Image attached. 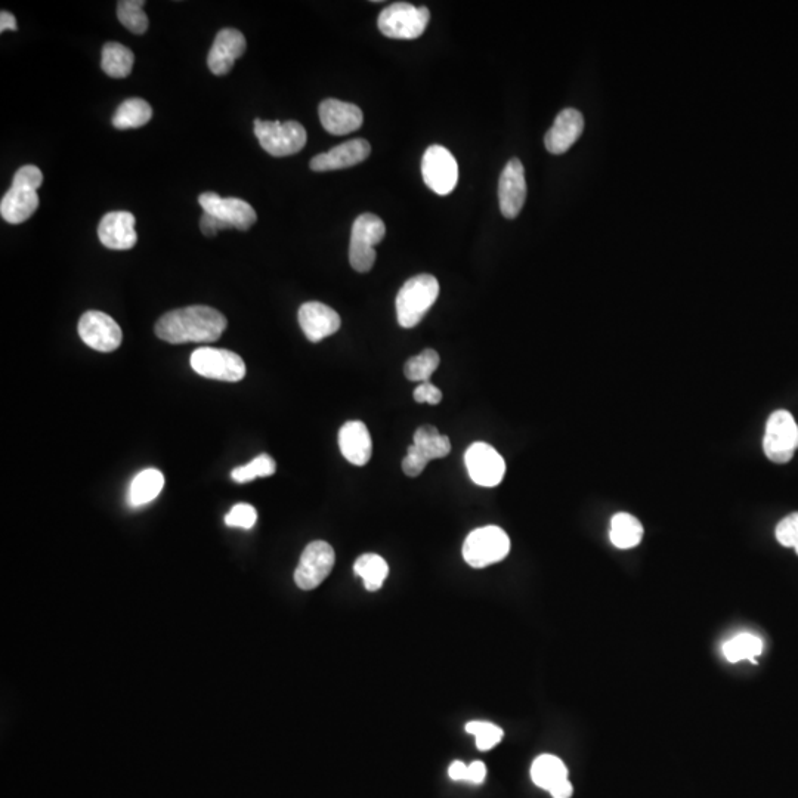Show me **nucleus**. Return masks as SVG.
<instances>
[{
    "instance_id": "obj_1",
    "label": "nucleus",
    "mask_w": 798,
    "mask_h": 798,
    "mask_svg": "<svg viewBox=\"0 0 798 798\" xmlns=\"http://www.w3.org/2000/svg\"><path fill=\"white\" fill-rule=\"evenodd\" d=\"M224 314L210 306L196 305L167 312L156 324L159 339L173 345L216 342L227 329Z\"/></svg>"
},
{
    "instance_id": "obj_2",
    "label": "nucleus",
    "mask_w": 798,
    "mask_h": 798,
    "mask_svg": "<svg viewBox=\"0 0 798 798\" xmlns=\"http://www.w3.org/2000/svg\"><path fill=\"white\" fill-rule=\"evenodd\" d=\"M43 173L37 166H23L15 173L12 187L0 201V215L9 224H23L39 207L37 190L42 187Z\"/></svg>"
},
{
    "instance_id": "obj_3",
    "label": "nucleus",
    "mask_w": 798,
    "mask_h": 798,
    "mask_svg": "<svg viewBox=\"0 0 798 798\" xmlns=\"http://www.w3.org/2000/svg\"><path fill=\"white\" fill-rule=\"evenodd\" d=\"M439 296V283L433 275L420 274L405 281L397 296L399 326L413 329L428 314Z\"/></svg>"
},
{
    "instance_id": "obj_4",
    "label": "nucleus",
    "mask_w": 798,
    "mask_h": 798,
    "mask_svg": "<svg viewBox=\"0 0 798 798\" xmlns=\"http://www.w3.org/2000/svg\"><path fill=\"white\" fill-rule=\"evenodd\" d=\"M431 21V11L426 6H414L397 2L380 12L377 26L386 37L398 40H413L425 33Z\"/></svg>"
},
{
    "instance_id": "obj_5",
    "label": "nucleus",
    "mask_w": 798,
    "mask_h": 798,
    "mask_svg": "<svg viewBox=\"0 0 798 798\" xmlns=\"http://www.w3.org/2000/svg\"><path fill=\"white\" fill-rule=\"evenodd\" d=\"M510 538L500 527H482L470 532L463 544V558L472 568H487L507 558Z\"/></svg>"
},
{
    "instance_id": "obj_6",
    "label": "nucleus",
    "mask_w": 798,
    "mask_h": 798,
    "mask_svg": "<svg viewBox=\"0 0 798 798\" xmlns=\"http://www.w3.org/2000/svg\"><path fill=\"white\" fill-rule=\"evenodd\" d=\"M386 227L379 216L364 213L352 225L349 262L357 272H368L376 264L374 247L385 238Z\"/></svg>"
},
{
    "instance_id": "obj_7",
    "label": "nucleus",
    "mask_w": 798,
    "mask_h": 798,
    "mask_svg": "<svg viewBox=\"0 0 798 798\" xmlns=\"http://www.w3.org/2000/svg\"><path fill=\"white\" fill-rule=\"evenodd\" d=\"M255 135L266 153L274 157H287L299 153L306 145L305 128L298 122H271L255 120Z\"/></svg>"
},
{
    "instance_id": "obj_8",
    "label": "nucleus",
    "mask_w": 798,
    "mask_h": 798,
    "mask_svg": "<svg viewBox=\"0 0 798 798\" xmlns=\"http://www.w3.org/2000/svg\"><path fill=\"white\" fill-rule=\"evenodd\" d=\"M451 453L448 436L441 435L435 426H422L414 433L413 445L408 447L407 456L402 460V470L410 478L422 475L429 462L444 459Z\"/></svg>"
},
{
    "instance_id": "obj_9",
    "label": "nucleus",
    "mask_w": 798,
    "mask_h": 798,
    "mask_svg": "<svg viewBox=\"0 0 798 798\" xmlns=\"http://www.w3.org/2000/svg\"><path fill=\"white\" fill-rule=\"evenodd\" d=\"M191 367L199 376L221 382H240L246 376L243 358L228 349H197L191 355Z\"/></svg>"
},
{
    "instance_id": "obj_10",
    "label": "nucleus",
    "mask_w": 798,
    "mask_h": 798,
    "mask_svg": "<svg viewBox=\"0 0 798 798\" xmlns=\"http://www.w3.org/2000/svg\"><path fill=\"white\" fill-rule=\"evenodd\" d=\"M798 448V426L793 414L778 410L769 417L766 425L763 450L773 463L790 462Z\"/></svg>"
},
{
    "instance_id": "obj_11",
    "label": "nucleus",
    "mask_w": 798,
    "mask_h": 798,
    "mask_svg": "<svg viewBox=\"0 0 798 798\" xmlns=\"http://www.w3.org/2000/svg\"><path fill=\"white\" fill-rule=\"evenodd\" d=\"M423 181L438 196L453 193L459 182V165L456 157L442 147L432 145L426 150L422 160Z\"/></svg>"
},
{
    "instance_id": "obj_12",
    "label": "nucleus",
    "mask_w": 798,
    "mask_h": 798,
    "mask_svg": "<svg viewBox=\"0 0 798 798\" xmlns=\"http://www.w3.org/2000/svg\"><path fill=\"white\" fill-rule=\"evenodd\" d=\"M336 555L333 547L326 541H312L303 550L298 568L295 571V581L299 589L314 590L329 577L332 572Z\"/></svg>"
},
{
    "instance_id": "obj_13",
    "label": "nucleus",
    "mask_w": 798,
    "mask_h": 798,
    "mask_svg": "<svg viewBox=\"0 0 798 798\" xmlns=\"http://www.w3.org/2000/svg\"><path fill=\"white\" fill-rule=\"evenodd\" d=\"M465 463L470 479L485 488L497 487L506 475V462L487 442H475L467 448Z\"/></svg>"
},
{
    "instance_id": "obj_14",
    "label": "nucleus",
    "mask_w": 798,
    "mask_h": 798,
    "mask_svg": "<svg viewBox=\"0 0 798 798\" xmlns=\"http://www.w3.org/2000/svg\"><path fill=\"white\" fill-rule=\"evenodd\" d=\"M79 334L89 348L98 352H113L122 345L123 333L119 324L101 311H88L82 315Z\"/></svg>"
},
{
    "instance_id": "obj_15",
    "label": "nucleus",
    "mask_w": 798,
    "mask_h": 798,
    "mask_svg": "<svg viewBox=\"0 0 798 798\" xmlns=\"http://www.w3.org/2000/svg\"><path fill=\"white\" fill-rule=\"evenodd\" d=\"M199 203L204 213L215 216L230 228L247 231L258 221L255 209L247 201L235 197L222 199L219 194L203 193L199 197Z\"/></svg>"
},
{
    "instance_id": "obj_16",
    "label": "nucleus",
    "mask_w": 798,
    "mask_h": 798,
    "mask_svg": "<svg viewBox=\"0 0 798 798\" xmlns=\"http://www.w3.org/2000/svg\"><path fill=\"white\" fill-rule=\"evenodd\" d=\"M499 200L501 215L515 219L527 200V179L521 160L512 159L500 176Z\"/></svg>"
},
{
    "instance_id": "obj_17",
    "label": "nucleus",
    "mask_w": 798,
    "mask_h": 798,
    "mask_svg": "<svg viewBox=\"0 0 798 798\" xmlns=\"http://www.w3.org/2000/svg\"><path fill=\"white\" fill-rule=\"evenodd\" d=\"M246 37L237 29H222L207 57V66L215 76H225L233 70L235 61L246 52Z\"/></svg>"
},
{
    "instance_id": "obj_18",
    "label": "nucleus",
    "mask_w": 798,
    "mask_h": 798,
    "mask_svg": "<svg viewBox=\"0 0 798 798\" xmlns=\"http://www.w3.org/2000/svg\"><path fill=\"white\" fill-rule=\"evenodd\" d=\"M299 324L308 340L317 343L339 332L342 320L330 306L321 302H306L299 309Z\"/></svg>"
},
{
    "instance_id": "obj_19",
    "label": "nucleus",
    "mask_w": 798,
    "mask_h": 798,
    "mask_svg": "<svg viewBox=\"0 0 798 798\" xmlns=\"http://www.w3.org/2000/svg\"><path fill=\"white\" fill-rule=\"evenodd\" d=\"M321 125L332 135L342 136L363 126L364 114L358 105L339 100H326L318 108Z\"/></svg>"
},
{
    "instance_id": "obj_20",
    "label": "nucleus",
    "mask_w": 798,
    "mask_h": 798,
    "mask_svg": "<svg viewBox=\"0 0 798 798\" xmlns=\"http://www.w3.org/2000/svg\"><path fill=\"white\" fill-rule=\"evenodd\" d=\"M371 147L366 139H352L337 145L327 153L318 154L311 160V169L314 172H330V170L346 169L366 162L370 156Z\"/></svg>"
},
{
    "instance_id": "obj_21",
    "label": "nucleus",
    "mask_w": 798,
    "mask_h": 798,
    "mask_svg": "<svg viewBox=\"0 0 798 798\" xmlns=\"http://www.w3.org/2000/svg\"><path fill=\"white\" fill-rule=\"evenodd\" d=\"M135 216L131 212H111L101 219L98 237L107 249L129 250L138 241Z\"/></svg>"
},
{
    "instance_id": "obj_22",
    "label": "nucleus",
    "mask_w": 798,
    "mask_h": 798,
    "mask_svg": "<svg viewBox=\"0 0 798 798\" xmlns=\"http://www.w3.org/2000/svg\"><path fill=\"white\" fill-rule=\"evenodd\" d=\"M583 131V114L575 108H565L544 136V145L549 153L564 154L580 139Z\"/></svg>"
},
{
    "instance_id": "obj_23",
    "label": "nucleus",
    "mask_w": 798,
    "mask_h": 798,
    "mask_svg": "<svg viewBox=\"0 0 798 798\" xmlns=\"http://www.w3.org/2000/svg\"><path fill=\"white\" fill-rule=\"evenodd\" d=\"M339 447L349 463L366 466L373 453V442L367 426L360 420L346 422L339 431Z\"/></svg>"
},
{
    "instance_id": "obj_24",
    "label": "nucleus",
    "mask_w": 798,
    "mask_h": 798,
    "mask_svg": "<svg viewBox=\"0 0 798 798\" xmlns=\"http://www.w3.org/2000/svg\"><path fill=\"white\" fill-rule=\"evenodd\" d=\"M165 487V476L160 470L145 469L133 478L129 488V504L141 507L156 500Z\"/></svg>"
},
{
    "instance_id": "obj_25",
    "label": "nucleus",
    "mask_w": 798,
    "mask_h": 798,
    "mask_svg": "<svg viewBox=\"0 0 798 798\" xmlns=\"http://www.w3.org/2000/svg\"><path fill=\"white\" fill-rule=\"evenodd\" d=\"M531 779L537 787L550 791L562 781L568 779V769L559 757L543 754L537 757L531 766Z\"/></svg>"
},
{
    "instance_id": "obj_26",
    "label": "nucleus",
    "mask_w": 798,
    "mask_h": 798,
    "mask_svg": "<svg viewBox=\"0 0 798 798\" xmlns=\"http://www.w3.org/2000/svg\"><path fill=\"white\" fill-rule=\"evenodd\" d=\"M609 538L617 549H633L642 541L643 525L630 513H617L611 521Z\"/></svg>"
},
{
    "instance_id": "obj_27",
    "label": "nucleus",
    "mask_w": 798,
    "mask_h": 798,
    "mask_svg": "<svg viewBox=\"0 0 798 798\" xmlns=\"http://www.w3.org/2000/svg\"><path fill=\"white\" fill-rule=\"evenodd\" d=\"M135 55L122 43L108 42L102 48L101 67L113 79H125L132 73Z\"/></svg>"
},
{
    "instance_id": "obj_28",
    "label": "nucleus",
    "mask_w": 798,
    "mask_h": 798,
    "mask_svg": "<svg viewBox=\"0 0 798 798\" xmlns=\"http://www.w3.org/2000/svg\"><path fill=\"white\" fill-rule=\"evenodd\" d=\"M153 117V108L141 98H131L119 105L113 116V126L116 129H135L147 125Z\"/></svg>"
},
{
    "instance_id": "obj_29",
    "label": "nucleus",
    "mask_w": 798,
    "mask_h": 798,
    "mask_svg": "<svg viewBox=\"0 0 798 798\" xmlns=\"http://www.w3.org/2000/svg\"><path fill=\"white\" fill-rule=\"evenodd\" d=\"M354 571L358 577L363 578L368 592H377L388 578L389 566L382 556L367 553L355 561Z\"/></svg>"
},
{
    "instance_id": "obj_30",
    "label": "nucleus",
    "mask_w": 798,
    "mask_h": 798,
    "mask_svg": "<svg viewBox=\"0 0 798 798\" xmlns=\"http://www.w3.org/2000/svg\"><path fill=\"white\" fill-rule=\"evenodd\" d=\"M763 652V642L753 633H741L723 645V655L729 663L748 660L757 663L756 658Z\"/></svg>"
},
{
    "instance_id": "obj_31",
    "label": "nucleus",
    "mask_w": 798,
    "mask_h": 798,
    "mask_svg": "<svg viewBox=\"0 0 798 798\" xmlns=\"http://www.w3.org/2000/svg\"><path fill=\"white\" fill-rule=\"evenodd\" d=\"M145 2L142 0H122L117 3V17L120 23L135 34H144L150 26L147 14H145L142 6Z\"/></svg>"
},
{
    "instance_id": "obj_32",
    "label": "nucleus",
    "mask_w": 798,
    "mask_h": 798,
    "mask_svg": "<svg viewBox=\"0 0 798 798\" xmlns=\"http://www.w3.org/2000/svg\"><path fill=\"white\" fill-rule=\"evenodd\" d=\"M439 363H441V360H439L438 352L433 351V349H426L422 354L410 358L405 363V377L411 382H429L432 374L439 367Z\"/></svg>"
},
{
    "instance_id": "obj_33",
    "label": "nucleus",
    "mask_w": 798,
    "mask_h": 798,
    "mask_svg": "<svg viewBox=\"0 0 798 798\" xmlns=\"http://www.w3.org/2000/svg\"><path fill=\"white\" fill-rule=\"evenodd\" d=\"M275 470H277V465H275L274 459L268 454H261V456L256 457L247 465L235 467L233 473H231V478L237 484H246V482L253 481L256 478L272 476Z\"/></svg>"
},
{
    "instance_id": "obj_34",
    "label": "nucleus",
    "mask_w": 798,
    "mask_h": 798,
    "mask_svg": "<svg viewBox=\"0 0 798 798\" xmlns=\"http://www.w3.org/2000/svg\"><path fill=\"white\" fill-rule=\"evenodd\" d=\"M466 732L475 736L476 747L481 751H490L500 744L504 732L499 726L490 722H470L466 725Z\"/></svg>"
},
{
    "instance_id": "obj_35",
    "label": "nucleus",
    "mask_w": 798,
    "mask_h": 798,
    "mask_svg": "<svg viewBox=\"0 0 798 798\" xmlns=\"http://www.w3.org/2000/svg\"><path fill=\"white\" fill-rule=\"evenodd\" d=\"M256 521H258V512L252 504L247 503L235 504L231 512L225 516V524L228 527L243 528V530L255 527Z\"/></svg>"
},
{
    "instance_id": "obj_36",
    "label": "nucleus",
    "mask_w": 798,
    "mask_h": 798,
    "mask_svg": "<svg viewBox=\"0 0 798 798\" xmlns=\"http://www.w3.org/2000/svg\"><path fill=\"white\" fill-rule=\"evenodd\" d=\"M776 540L784 547H796L798 544V512L791 513L782 519L776 527Z\"/></svg>"
},
{
    "instance_id": "obj_37",
    "label": "nucleus",
    "mask_w": 798,
    "mask_h": 798,
    "mask_svg": "<svg viewBox=\"0 0 798 798\" xmlns=\"http://www.w3.org/2000/svg\"><path fill=\"white\" fill-rule=\"evenodd\" d=\"M413 397L419 404L436 405L442 401V392L431 382H423L414 389Z\"/></svg>"
},
{
    "instance_id": "obj_38",
    "label": "nucleus",
    "mask_w": 798,
    "mask_h": 798,
    "mask_svg": "<svg viewBox=\"0 0 798 798\" xmlns=\"http://www.w3.org/2000/svg\"><path fill=\"white\" fill-rule=\"evenodd\" d=\"M228 228L230 227H228L227 224L219 221L215 216L207 215V213H203V216H201L200 230L206 237H213V235L218 234L219 231L228 230Z\"/></svg>"
},
{
    "instance_id": "obj_39",
    "label": "nucleus",
    "mask_w": 798,
    "mask_h": 798,
    "mask_svg": "<svg viewBox=\"0 0 798 798\" xmlns=\"http://www.w3.org/2000/svg\"><path fill=\"white\" fill-rule=\"evenodd\" d=\"M487 776V767L482 762H473L467 766V781L472 784H482Z\"/></svg>"
},
{
    "instance_id": "obj_40",
    "label": "nucleus",
    "mask_w": 798,
    "mask_h": 798,
    "mask_svg": "<svg viewBox=\"0 0 798 798\" xmlns=\"http://www.w3.org/2000/svg\"><path fill=\"white\" fill-rule=\"evenodd\" d=\"M549 793L552 794L553 798H571L572 793H574V788H572L571 782H569L568 779H565V781H562L561 784L553 787Z\"/></svg>"
},
{
    "instance_id": "obj_41",
    "label": "nucleus",
    "mask_w": 798,
    "mask_h": 798,
    "mask_svg": "<svg viewBox=\"0 0 798 798\" xmlns=\"http://www.w3.org/2000/svg\"><path fill=\"white\" fill-rule=\"evenodd\" d=\"M448 775L453 781H467V765L463 762H454L448 769Z\"/></svg>"
},
{
    "instance_id": "obj_42",
    "label": "nucleus",
    "mask_w": 798,
    "mask_h": 798,
    "mask_svg": "<svg viewBox=\"0 0 798 798\" xmlns=\"http://www.w3.org/2000/svg\"><path fill=\"white\" fill-rule=\"evenodd\" d=\"M6 30H12V32H17L18 24L17 20H15L14 15L8 11H2L0 14V32H6Z\"/></svg>"
},
{
    "instance_id": "obj_43",
    "label": "nucleus",
    "mask_w": 798,
    "mask_h": 798,
    "mask_svg": "<svg viewBox=\"0 0 798 798\" xmlns=\"http://www.w3.org/2000/svg\"><path fill=\"white\" fill-rule=\"evenodd\" d=\"M794 549H796V552H797V555H798V544H797L796 547H794Z\"/></svg>"
}]
</instances>
